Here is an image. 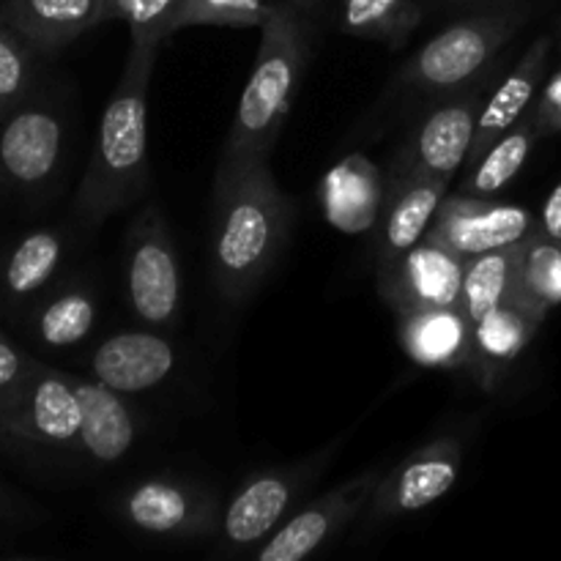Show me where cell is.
Segmentation results:
<instances>
[{"label": "cell", "mask_w": 561, "mask_h": 561, "mask_svg": "<svg viewBox=\"0 0 561 561\" xmlns=\"http://www.w3.org/2000/svg\"><path fill=\"white\" fill-rule=\"evenodd\" d=\"M535 233L561 241V184L553 186V192L546 197V203H542L540 214H537Z\"/></svg>", "instance_id": "e575fe53"}, {"label": "cell", "mask_w": 561, "mask_h": 561, "mask_svg": "<svg viewBox=\"0 0 561 561\" xmlns=\"http://www.w3.org/2000/svg\"><path fill=\"white\" fill-rule=\"evenodd\" d=\"M422 14V0H340L337 27L348 36L400 49L420 27Z\"/></svg>", "instance_id": "484cf974"}, {"label": "cell", "mask_w": 561, "mask_h": 561, "mask_svg": "<svg viewBox=\"0 0 561 561\" xmlns=\"http://www.w3.org/2000/svg\"><path fill=\"white\" fill-rule=\"evenodd\" d=\"M184 0H104L102 22H126L131 38L162 44L175 33Z\"/></svg>", "instance_id": "f546056e"}, {"label": "cell", "mask_w": 561, "mask_h": 561, "mask_svg": "<svg viewBox=\"0 0 561 561\" xmlns=\"http://www.w3.org/2000/svg\"><path fill=\"white\" fill-rule=\"evenodd\" d=\"M42 518L44 513L31 502V499H25L20 491H14L9 482L0 480V537L31 529V526L38 524Z\"/></svg>", "instance_id": "836d02e7"}, {"label": "cell", "mask_w": 561, "mask_h": 561, "mask_svg": "<svg viewBox=\"0 0 561 561\" xmlns=\"http://www.w3.org/2000/svg\"><path fill=\"white\" fill-rule=\"evenodd\" d=\"M551 49H553L551 36L535 38V42L526 47V53L520 55L518 64H515L502 80H499V85L491 88L485 104H482L480 121H477L474 146H471V153L469 159H466V164H469L471 159L480 157V153L496 140V137H502L504 131L513 129V126L529 113L537 93H540L542 82H546Z\"/></svg>", "instance_id": "7402d4cb"}, {"label": "cell", "mask_w": 561, "mask_h": 561, "mask_svg": "<svg viewBox=\"0 0 561 561\" xmlns=\"http://www.w3.org/2000/svg\"><path fill=\"white\" fill-rule=\"evenodd\" d=\"M102 318V294L93 277L77 272L55 279L20 318L27 343L44 354H64L80 348L96 332Z\"/></svg>", "instance_id": "9a60e30c"}, {"label": "cell", "mask_w": 561, "mask_h": 561, "mask_svg": "<svg viewBox=\"0 0 561 561\" xmlns=\"http://www.w3.org/2000/svg\"><path fill=\"white\" fill-rule=\"evenodd\" d=\"M520 244H524V241H520ZM520 244L485 252V255L466 257L460 307H463L466 316L471 318V323L480 316H485L488 310L502 305V301L518 296Z\"/></svg>", "instance_id": "4316f807"}, {"label": "cell", "mask_w": 561, "mask_h": 561, "mask_svg": "<svg viewBox=\"0 0 561 561\" xmlns=\"http://www.w3.org/2000/svg\"><path fill=\"white\" fill-rule=\"evenodd\" d=\"M466 444L458 433H447L383 471L367 504V520L376 526L409 518L442 502L460 480Z\"/></svg>", "instance_id": "8fae6325"}, {"label": "cell", "mask_w": 561, "mask_h": 561, "mask_svg": "<svg viewBox=\"0 0 561 561\" xmlns=\"http://www.w3.org/2000/svg\"><path fill=\"white\" fill-rule=\"evenodd\" d=\"M104 0H3L0 14L36 49L49 55L102 25Z\"/></svg>", "instance_id": "cb8c5ba5"}, {"label": "cell", "mask_w": 561, "mask_h": 561, "mask_svg": "<svg viewBox=\"0 0 561 561\" xmlns=\"http://www.w3.org/2000/svg\"><path fill=\"white\" fill-rule=\"evenodd\" d=\"M466 257L433 239H422L398 263L376 272L378 290L394 312L455 307L463 296Z\"/></svg>", "instance_id": "2e32d148"}, {"label": "cell", "mask_w": 561, "mask_h": 561, "mask_svg": "<svg viewBox=\"0 0 561 561\" xmlns=\"http://www.w3.org/2000/svg\"><path fill=\"white\" fill-rule=\"evenodd\" d=\"M279 0H184L175 33L184 27H261Z\"/></svg>", "instance_id": "4dcf8cb0"}, {"label": "cell", "mask_w": 561, "mask_h": 561, "mask_svg": "<svg viewBox=\"0 0 561 561\" xmlns=\"http://www.w3.org/2000/svg\"><path fill=\"white\" fill-rule=\"evenodd\" d=\"M71 252V230L44 225L22 233L0 252V316L16 318L55 283L64 277Z\"/></svg>", "instance_id": "e0dca14e"}, {"label": "cell", "mask_w": 561, "mask_h": 561, "mask_svg": "<svg viewBox=\"0 0 561 561\" xmlns=\"http://www.w3.org/2000/svg\"><path fill=\"white\" fill-rule=\"evenodd\" d=\"M38 367V359L0 332V403L20 389V383Z\"/></svg>", "instance_id": "d6a6232c"}, {"label": "cell", "mask_w": 561, "mask_h": 561, "mask_svg": "<svg viewBox=\"0 0 561 561\" xmlns=\"http://www.w3.org/2000/svg\"><path fill=\"white\" fill-rule=\"evenodd\" d=\"M515 299L542 312L561 307V241L535 233L520 244L518 296Z\"/></svg>", "instance_id": "83f0119b"}, {"label": "cell", "mask_w": 561, "mask_h": 561, "mask_svg": "<svg viewBox=\"0 0 561 561\" xmlns=\"http://www.w3.org/2000/svg\"><path fill=\"white\" fill-rule=\"evenodd\" d=\"M383 469H367L351 480L340 482L332 491L310 499L305 507L290 513L283 524L274 529L263 546L252 551L255 561H301L321 551L329 540L340 535L351 520L359 518L370 504L373 491L381 480Z\"/></svg>", "instance_id": "7c38bea8"}, {"label": "cell", "mask_w": 561, "mask_h": 561, "mask_svg": "<svg viewBox=\"0 0 561 561\" xmlns=\"http://www.w3.org/2000/svg\"><path fill=\"white\" fill-rule=\"evenodd\" d=\"M294 3L305 5V9H312V5H316V3H318V0H294Z\"/></svg>", "instance_id": "8d00e7d4"}, {"label": "cell", "mask_w": 561, "mask_h": 561, "mask_svg": "<svg viewBox=\"0 0 561 561\" xmlns=\"http://www.w3.org/2000/svg\"><path fill=\"white\" fill-rule=\"evenodd\" d=\"M531 5L524 0L493 9L469 11L427 38L389 82L392 107H425L447 93L460 91L496 69L504 44L529 22Z\"/></svg>", "instance_id": "277c9868"}, {"label": "cell", "mask_w": 561, "mask_h": 561, "mask_svg": "<svg viewBox=\"0 0 561 561\" xmlns=\"http://www.w3.org/2000/svg\"><path fill=\"white\" fill-rule=\"evenodd\" d=\"M179 345L170 340L168 332L137 323L91 345L85 356V376L96 378L126 398H135L162 387L179 370Z\"/></svg>", "instance_id": "5bb4252c"}, {"label": "cell", "mask_w": 561, "mask_h": 561, "mask_svg": "<svg viewBox=\"0 0 561 561\" xmlns=\"http://www.w3.org/2000/svg\"><path fill=\"white\" fill-rule=\"evenodd\" d=\"M493 77H496V69L482 75L471 85L420 107V121L411 126L394 157L389 159L387 184L403 179L453 181L455 173L466 168L482 104L493 88Z\"/></svg>", "instance_id": "52a82bcc"}, {"label": "cell", "mask_w": 561, "mask_h": 561, "mask_svg": "<svg viewBox=\"0 0 561 561\" xmlns=\"http://www.w3.org/2000/svg\"><path fill=\"white\" fill-rule=\"evenodd\" d=\"M42 55L0 14V118L36 91V64Z\"/></svg>", "instance_id": "f1b7e54d"}, {"label": "cell", "mask_w": 561, "mask_h": 561, "mask_svg": "<svg viewBox=\"0 0 561 561\" xmlns=\"http://www.w3.org/2000/svg\"><path fill=\"white\" fill-rule=\"evenodd\" d=\"M337 447L340 438L329 447L318 449L310 458L272 466V469H261L247 477L228 499V504H222L217 535L211 537L214 553L239 557V553H252L257 546H263L274 535V529L288 518L301 493L332 463Z\"/></svg>", "instance_id": "ba28073f"}, {"label": "cell", "mask_w": 561, "mask_h": 561, "mask_svg": "<svg viewBox=\"0 0 561 561\" xmlns=\"http://www.w3.org/2000/svg\"><path fill=\"white\" fill-rule=\"evenodd\" d=\"M537 140L540 137H537L535 124L529 115H524L513 129L496 137L480 157L466 164V179L460 181L458 192L474 197H496L529 162V153Z\"/></svg>", "instance_id": "d4e9b609"}, {"label": "cell", "mask_w": 561, "mask_h": 561, "mask_svg": "<svg viewBox=\"0 0 561 561\" xmlns=\"http://www.w3.org/2000/svg\"><path fill=\"white\" fill-rule=\"evenodd\" d=\"M425 3L436 5V9H453V11H480L493 9V5L518 3V0H425Z\"/></svg>", "instance_id": "d590c367"}, {"label": "cell", "mask_w": 561, "mask_h": 561, "mask_svg": "<svg viewBox=\"0 0 561 561\" xmlns=\"http://www.w3.org/2000/svg\"><path fill=\"white\" fill-rule=\"evenodd\" d=\"M162 44L131 38L124 71L99 118L91 162L75 197V219L93 230L148 195V85Z\"/></svg>", "instance_id": "7a4b0ae2"}, {"label": "cell", "mask_w": 561, "mask_h": 561, "mask_svg": "<svg viewBox=\"0 0 561 561\" xmlns=\"http://www.w3.org/2000/svg\"><path fill=\"white\" fill-rule=\"evenodd\" d=\"M400 345L427 370H466L471 356V318L460 305L400 312Z\"/></svg>", "instance_id": "603a6c76"}, {"label": "cell", "mask_w": 561, "mask_h": 561, "mask_svg": "<svg viewBox=\"0 0 561 561\" xmlns=\"http://www.w3.org/2000/svg\"><path fill=\"white\" fill-rule=\"evenodd\" d=\"M449 186L453 181L447 179H403L387 184V203L376 228V272L398 263L425 239Z\"/></svg>", "instance_id": "44dd1931"}, {"label": "cell", "mask_w": 561, "mask_h": 561, "mask_svg": "<svg viewBox=\"0 0 561 561\" xmlns=\"http://www.w3.org/2000/svg\"><path fill=\"white\" fill-rule=\"evenodd\" d=\"M0 3H3V0H0Z\"/></svg>", "instance_id": "74e56055"}, {"label": "cell", "mask_w": 561, "mask_h": 561, "mask_svg": "<svg viewBox=\"0 0 561 561\" xmlns=\"http://www.w3.org/2000/svg\"><path fill=\"white\" fill-rule=\"evenodd\" d=\"M124 290L135 323L173 334L184 310L181 263L162 206L146 201L124 233Z\"/></svg>", "instance_id": "8992f818"}, {"label": "cell", "mask_w": 561, "mask_h": 561, "mask_svg": "<svg viewBox=\"0 0 561 561\" xmlns=\"http://www.w3.org/2000/svg\"><path fill=\"white\" fill-rule=\"evenodd\" d=\"M66 115L36 91L0 118V184L20 195H44L60 175Z\"/></svg>", "instance_id": "30bf717a"}, {"label": "cell", "mask_w": 561, "mask_h": 561, "mask_svg": "<svg viewBox=\"0 0 561 561\" xmlns=\"http://www.w3.org/2000/svg\"><path fill=\"white\" fill-rule=\"evenodd\" d=\"M537 214L526 206L502 203L496 197H474L455 192L442 201L427 239L449 247L460 257L485 255V252L515 247L535 236Z\"/></svg>", "instance_id": "4fadbf2b"}, {"label": "cell", "mask_w": 561, "mask_h": 561, "mask_svg": "<svg viewBox=\"0 0 561 561\" xmlns=\"http://www.w3.org/2000/svg\"><path fill=\"white\" fill-rule=\"evenodd\" d=\"M387 203V170L362 151L345 153L318 181L323 219L345 236L376 233Z\"/></svg>", "instance_id": "d6986e66"}, {"label": "cell", "mask_w": 561, "mask_h": 561, "mask_svg": "<svg viewBox=\"0 0 561 561\" xmlns=\"http://www.w3.org/2000/svg\"><path fill=\"white\" fill-rule=\"evenodd\" d=\"M113 513L126 529L162 542H197L217 535L222 502L201 480L148 474L115 493Z\"/></svg>", "instance_id": "9c48e42d"}, {"label": "cell", "mask_w": 561, "mask_h": 561, "mask_svg": "<svg viewBox=\"0 0 561 561\" xmlns=\"http://www.w3.org/2000/svg\"><path fill=\"white\" fill-rule=\"evenodd\" d=\"M294 201L274 181L268 159L214 175L211 279L225 301L250 299L288 247Z\"/></svg>", "instance_id": "6da1fadb"}, {"label": "cell", "mask_w": 561, "mask_h": 561, "mask_svg": "<svg viewBox=\"0 0 561 561\" xmlns=\"http://www.w3.org/2000/svg\"><path fill=\"white\" fill-rule=\"evenodd\" d=\"M548 312L526 305L520 299H507L471 323V356L466 370L474 376L482 389H496L504 373L515 365L540 332Z\"/></svg>", "instance_id": "ffe728a7"}, {"label": "cell", "mask_w": 561, "mask_h": 561, "mask_svg": "<svg viewBox=\"0 0 561 561\" xmlns=\"http://www.w3.org/2000/svg\"><path fill=\"white\" fill-rule=\"evenodd\" d=\"M75 387L82 405V431L77 447L80 469H107L129 458L142 433V420L129 398L104 387L91 376H77Z\"/></svg>", "instance_id": "ac0fdd59"}, {"label": "cell", "mask_w": 561, "mask_h": 561, "mask_svg": "<svg viewBox=\"0 0 561 561\" xmlns=\"http://www.w3.org/2000/svg\"><path fill=\"white\" fill-rule=\"evenodd\" d=\"M307 11L294 0H279L263 20L255 66L236 107L217 170H233L272 153L312 55Z\"/></svg>", "instance_id": "3957f363"}, {"label": "cell", "mask_w": 561, "mask_h": 561, "mask_svg": "<svg viewBox=\"0 0 561 561\" xmlns=\"http://www.w3.org/2000/svg\"><path fill=\"white\" fill-rule=\"evenodd\" d=\"M82 405L75 373L38 362L14 394L0 403V449L36 469L77 466Z\"/></svg>", "instance_id": "5b68a950"}, {"label": "cell", "mask_w": 561, "mask_h": 561, "mask_svg": "<svg viewBox=\"0 0 561 561\" xmlns=\"http://www.w3.org/2000/svg\"><path fill=\"white\" fill-rule=\"evenodd\" d=\"M526 115H529L531 124H535L540 140L561 135V60L557 71L542 82L540 93H537L535 104H531Z\"/></svg>", "instance_id": "1f68e13d"}]
</instances>
